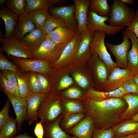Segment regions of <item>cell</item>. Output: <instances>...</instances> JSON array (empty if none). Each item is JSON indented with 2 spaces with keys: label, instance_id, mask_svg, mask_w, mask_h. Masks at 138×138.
I'll return each instance as SVG.
<instances>
[{
  "label": "cell",
  "instance_id": "b9f144b4",
  "mask_svg": "<svg viewBox=\"0 0 138 138\" xmlns=\"http://www.w3.org/2000/svg\"><path fill=\"white\" fill-rule=\"evenodd\" d=\"M73 76L75 81L82 87L85 88L90 85L89 80L84 75L79 73L76 72L74 74Z\"/></svg>",
  "mask_w": 138,
  "mask_h": 138
},
{
  "label": "cell",
  "instance_id": "d6a6232c",
  "mask_svg": "<svg viewBox=\"0 0 138 138\" xmlns=\"http://www.w3.org/2000/svg\"><path fill=\"white\" fill-rule=\"evenodd\" d=\"M17 122L16 118L10 117L6 122L0 132L6 138H9L15 134L17 129Z\"/></svg>",
  "mask_w": 138,
  "mask_h": 138
},
{
  "label": "cell",
  "instance_id": "9f6ffc18",
  "mask_svg": "<svg viewBox=\"0 0 138 138\" xmlns=\"http://www.w3.org/2000/svg\"><path fill=\"white\" fill-rule=\"evenodd\" d=\"M6 2L5 0H0V4L1 5L4 4Z\"/></svg>",
  "mask_w": 138,
  "mask_h": 138
},
{
  "label": "cell",
  "instance_id": "c3c4849f",
  "mask_svg": "<svg viewBox=\"0 0 138 138\" xmlns=\"http://www.w3.org/2000/svg\"><path fill=\"white\" fill-rule=\"evenodd\" d=\"M73 83V81L71 77L66 76L62 78L58 84L57 89L60 90L66 88L71 85Z\"/></svg>",
  "mask_w": 138,
  "mask_h": 138
},
{
  "label": "cell",
  "instance_id": "8d00e7d4",
  "mask_svg": "<svg viewBox=\"0 0 138 138\" xmlns=\"http://www.w3.org/2000/svg\"><path fill=\"white\" fill-rule=\"evenodd\" d=\"M28 86L30 90L32 93H41V86L37 73L29 72Z\"/></svg>",
  "mask_w": 138,
  "mask_h": 138
},
{
  "label": "cell",
  "instance_id": "11a10c76",
  "mask_svg": "<svg viewBox=\"0 0 138 138\" xmlns=\"http://www.w3.org/2000/svg\"><path fill=\"white\" fill-rule=\"evenodd\" d=\"M133 79L135 83L138 85V74L136 75L133 77Z\"/></svg>",
  "mask_w": 138,
  "mask_h": 138
},
{
  "label": "cell",
  "instance_id": "bcb514c9",
  "mask_svg": "<svg viewBox=\"0 0 138 138\" xmlns=\"http://www.w3.org/2000/svg\"><path fill=\"white\" fill-rule=\"evenodd\" d=\"M37 74L41 86V93L47 94L50 90L48 81L45 75L39 73Z\"/></svg>",
  "mask_w": 138,
  "mask_h": 138
},
{
  "label": "cell",
  "instance_id": "91938a15",
  "mask_svg": "<svg viewBox=\"0 0 138 138\" xmlns=\"http://www.w3.org/2000/svg\"></svg>",
  "mask_w": 138,
  "mask_h": 138
},
{
  "label": "cell",
  "instance_id": "db71d44e",
  "mask_svg": "<svg viewBox=\"0 0 138 138\" xmlns=\"http://www.w3.org/2000/svg\"><path fill=\"white\" fill-rule=\"evenodd\" d=\"M131 119L135 121L138 122V112Z\"/></svg>",
  "mask_w": 138,
  "mask_h": 138
},
{
  "label": "cell",
  "instance_id": "9a60e30c",
  "mask_svg": "<svg viewBox=\"0 0 138 138\" xmlns=\"http://www.w3.org/2000/svg\"><path fill=\"white\" fill-rule=\"evenodd\" d=\"M95 128L93 119L88 116L68 132L77 138H92Z\"/></svg>",
  "mask_w": 138,
  "mask_h": 138
},
{
  "label": "cell",
  "instance_id": "d590c367",
  "mask_svg": "<svg viewBox=\"0 0 138 138\" xmlns=\"http://www.w3.org/2000/svg\"><path fill=\"white\" fill-rule=\"evenodd\" d=\"M0 88L3 92H6L12 95L20 97L14 86L2 73H0Z\"/></svg>",
  "mask_w": 138,
  "mask_h": 138
},
{
  "label": "cell",
  "instance_id": "5bb4252c",
  "mask_svg": "<svg viewBox=\"0 0 138 138\" xmlns=\"http://www.w3.org/2000/svg\"><path fill=\"white\" fill-rule=\"evenodd\" d=\"M8 97L13 107L17 122V129L20 131L21 124L26 119L27 113V103L25 99L11 95L3 92Z\"/></svg>",
  "mask_w": 138,
  "mask_h": 138
},
{
  "label": "cell",
  "instance_id": "30bf717a",
  "mask_svg": "<svg viewBox=\"0 0 138 138\" xmlns=\"http://www.w3.org/2000/svg\"><path fill=\"white\" fill-rule=\"evenodd\" d=\"M123 41L118 45H114L106 41V45L114 56L117 66L122 69L128 68L127 56L132 43L128 37L122 34Z\"/></svg>",
  "mask_w": 138,
  "mask_h": 138
},
{
  "label": "cell",
  "instance_id": "f35d334b",
  "mask_svg": "<svg viewBox=\"0 0 138 138\" xmlns=\"http://www.w3.org/2000/svg\"><path fill=\"white\" fill-rule=\"evenodd\" d=\"M114 135L111 128L107 129L95 128L92 138H112Z\"/></svg>",
  "mask_w": 138,
  "mask_h": 138
},
{
  "label": "cell",
  "instance_id": "277c9868",
  "mask_svg": "<svg viewBox=\"0 0 138 138\" xmlns=\"http://www.w3.org/2000/svg\"><path fill=\"white\" fill-rule=\"evenodd\" d=\"M106 35L102 31H98L95 32L90 44V54L96 53L104 62L109 75L112 69L117 66L116 63L112 59L107 49L105 43Z\"/></svg>",
  "mask_w": 138,
  "mask_h": 138
},
{
  "label": "cell",
  "instance_id": "603a6c76",
  "mask_svg": "<svg viewBox=\"0 0 138 138\" xmlns=\"http://www.w3.org/2000/svg\"><path fill=\"white\" fill-rule=\"evenodd\" d=\"M122 34L126 35L132 43V47L128 52L127 60L129 68L133 70L138 73V47L137 38L131 32L123 31Z\"/></svg>",
  "mask_w": 138,
  "mask_h": 138
},
{
  "label": "cell",
  "instance_id": "52a82bcc",
  "mask_svg": "<svg viewBox=\"0 0 138 138\" xmlns=\"http://www.w3.org/2000/svg\"><path fill=\"white\" fill-rule=\"evenodd\" d=\"M2 45L1 49L8 57L13 56L17 57L33 60L32 53L21 41L14 36L1 38Z\"/></svg>",
  "mask_w": 138,
  "mask_h": 138
},
{
  "label": "cell",
  "instance_id": "681fc988",
  "mask_svg": "<svg viewBox=\"0 0 138 138\" xmlns=\"http://www.w3.org/2000/svg\"><path fill=\"white\" fill-rule=\"evenodd\" d=\"M41 120L39 122H37L34 129V134L38 138H43L44 129Z\"/></svg>",
  "mask_w": 138,
  "mask_h": 138
},
{
  "label": "cell",
  "instance_id": "ac0fdd59",
  "mask_svg": "<svg viewBox=\"0 0 138 138\" xmlns=\"http://www.w3.org/2000/svg\"><path fill=\"white\" fill-rule=\"evenodd\" d=\"M128 93L122 86L109 91L96 90L90 88L88 90L86 96L87 99L94 101H101L112 97L122 98Z\"/></svg>",
  "mask_w": 138,
  "mask_h": 138
},
{
  "label": "cell",
  "instance_id": "f5cc1de1",
  "mask_svg": "<svg viewBox=\"0 0 138 138\" xmlns=\"http://www.w3.org/2000/svg\"><path fill=\"white\" fill-rule=\"evenodd\" d=\"M124 3L129 4L131 5H133L134 4V1L133 0H120Z\"/></svg>",
  "mask_w": 138,
  "mask_h": 138
},
{
  "label": "cell",
  "instance_id": "f1b7e54d",
  "mask_svg": "<svg viewBox=\"0 0 138 138\" xmlns=\"http://www.w3.org/2000/svg\"><path fill=\"white\" fill-rule=\"evenodd\" d=\"M28 13L36 28L40 30L44 25L50 14L48 8L34 11Z\"/></svg>",
  "mask_w": 138,
  "mask_h": 138
},
{
  "label": "cell",
  "instance_id": "4dcf8cb0",
  "mask_svg": "<svg viewBox=\"0 0 138 138\" xmlns=\"http://www.w3.org/2000/svg\"><path fill=\"white\" fill-rule=\"evenodd\" d=\"M110 9L107 0H92L89 10L100 16L106 17L109 16Z\"/></svg>",
  "mask_w": 138,
  "mask_h": 138
},
{
  "label": "cell",
  "instance_id": "ffe728a7",
  "mask_svg": "<svg viewBox=\"0 0 138 138\" xmlns=\"http://www.w3.org/2000/svg\"><path fill=\"white\" fill-rule=\"evenodd\" d=\"M91 57L93 63V70L95 76L102 89L109 76L106 66L96 53L91 54Z\"/></svg>",
  "mask_w": 138,
  "mask_h": 138
},
{
  "label": "cell",
  "instance_id": "484cf974",
  "mask_svg": "<svg viewBox=\"0 0 138 138\" xmlns=\"http://www.w3.org/2000/svg\"><path fill=\"white\" fill-rule=\"evenodd\" d=\"M111 128L116 136H125L138 133V122L132 119L123 121Z\"/></svg>",
  "mask_w": 138,
  "mask_h": 138
},
{
  "label": "cell",
  "instance_id": "3957f363",
  "mask_svg": "<svg viewBox=\"0 0 138 138\" xmlns=\"http://www.w3.org/2000/svg\"><path fill=\"white\" fill-rule=\"evenodd\" d=\"M48 95L40 104L37 117L42 123H51L54 121L62 111L59 101L54 96Z\"/></svg>",
  "mask_w": 138,
  "mask_h": 138
},
{
  "label": "cell",
  "instance_id": "816d5d0a",
  "mask_svg": "<svg viewBox=\"0 0 138 138\" xmlns=\"http://www.w3.org/2000/svg\"><path fill=\"white\" fill-rule=\"evenodd\" d=\"M9 138H34L33 137L29 135L26 133L20 134L15 137H11Z\"/></svg>",
  "mask_w": 138,
  "mask_h": 138
},
{
  "label": "cell",
  "instance_id": "4316f807",
  "mask_svg": "<svg viewBox=\"0 0 138 138\" xmlns=\"http://www.w3.org/2000/svg\"><path fill=\"white\" fill-rule=\"evenodd\" d=\"M60 121L59 118L51 123H42L44 129L43 138H77L75 136H70L63 131L59 125Z\"/></svg>",
  "mask_w": 138,
  "mask_h": 138
},
{
  "label": "cell",
  "instance_id": "836d02e7",
  "mask_svg": "<svg viewBox=\"0 0 138 138\" xmlns=\"http://www.w3.org/2000/svg\"><path fill=\"white\" fill-rule=\"evenodd\" d=\"M26 0H9L7 1L8 8L19 16L25 12Z\"/></svg>",
  "mask_w": 138,
  "mask_h": 138
},
{
  "label": "cell",
  "instance_id": "d6986e66",
  "mask_svg": "<svg viewBox=\"0 0 138 138\" xmlns=\"http://www.w3.org/2000/svg\"><path fill=\"white\" fill-rule=\"evenodd\" d=\"M19 16L8 8H4L0 10V17L3 20L5 25V33L4 38L14 36V31Z\"/></svg>",
  "mask_w": 138,
  "mask_h": 138
},
{
  "label": "cell",
  "instance_id": "7c38bea8",
  "mask_svg": "<svg viewBox=\"0 0 138 138\" xmlns=\"http://www.w3.org/2000/svg\"><path fill=\"white\" fill-rule=\"evenodd\" d=\"M75 7V16L78 32L81 34L87 29L88 14L91 0H73Z\"/></svg>",
  "mask_w": 138,
  "mask_h": 138
},
{
  "label": "cell",
  "instance_id": "6da1fadb",
  "mask_svg": "<svg viewBox=\"0 0 138 138\" xmlns=\"http://www.w3.org/2000/svg\"><path fill=\"white\" fill-rule=\"evenodd\" d=\"M88 116L93 119L95 128L107 129L121 121V115L128 105L122 98L112 97L101 101L86 99L85 104Z\"/></svg>",
  "mask_w": 138,
  "mask_h": 138
},
{
  "label": "cell",
  "instance_id": "9c48e42d",
  "mask_svg": "<svg viewBox=\"0 0 138 138\" xmlns=\"http://www.w3.org/2000/svg\"><path fill=\"white\" fill-rule=\"evenodd\" d=\"M8 57L23 72H34L45 75L51 69L50 63L44 61L18 58L12 56Z\"/></svg>",
  "mask_w": 138,
  "mask_h": 138
},
{
  "label": "cell",
  "instance_id": "7bdbcfd3",
  "mask_svg": "<svg viewBox=\"0 0 138 138\" xmlns=\"http://www.w3.org/2000/svg\"><path fill=\"white\" fill-rule=\"evenodd\" d=\"M122 87L128 93L138 94V85L134 81L133 78L126 81Z\"/></svg>",
  "mask_w": 138,
  "mask_h": 138
},
{
  "label": "cell",
  "instance_id": "44dd1931",
  "mask_svg": "<svg viewBox=\"0 0 138 138\" xmlns=\"http://www.w3.org/2000/svg\"><path fill=\"white\" fill-rule=\"evenodd\" d=\"M36 28L30 18L29 14L25 12L19 16L14 31V36L21 40L27 33H30Z\"/></svg>",
  "mask_w": 138,
  "mask_h": 138
},
{
  "label": "cell",
  "instance_id": "83f0119b",
  "mask_svg": "<svg viewBox=\"0 0 138 138\" xmlns=\"http://www.w3.org/2000/svg\"><path fill=\"white\" fill-rule=\"evenodd\" d=\"M26 1L25 12L27 13L49 9L53 5L63 4L64 2V1L59 0H26Z\"/></svg>",
  "mask_w": 138,
  "mask_h": 138
},
{
  "label": "cell",
  "instance_id": "5b68a950",
  "mask_svg": "<svg viewBox=\"0 0 138 138\" xmlns=\"http://www.w3.org/2000/svg\"><path fill=\"white\" fill-rule=\"evenodd\" d=\"M66 45L56 44L46 37L37 50L32 53L33 59L54 63L60 56Z\"/></svg>",
  "mask_w": 138,
  "mask_h": 138
},
{
  "label": "cell",
  "instance_id": "cb8c5ba5",
  "mask_svg": "<svg viewBox=\"0 0 138 138\" xmlns=\"http://www.w3.org/2000/svg\"><path fill=\"white\" fill-rule=\"evenodd\" d=\"M80 35L78 32L73 38L65 45L60 56L54 63L55 66H57L62 62L74 57L79 41Z\"/></svg>",
  "mask_w": 138,
  "mask_h": 138
},
{
  "label": "cell",
  "instance_id": "f6af8a7d",
  "mask_svg": "<svg viewBox=\"0 0 138 138\" xmlns=\"http://www.w3.org/2000/svg\"><path fill=\"white\" fill-rule=\"evenodd\" d=\"M126 31L131 32L138 39V7L135 12L134 18L130 25L126 29Z\"/></svg>",
  "mask_w": 138,
  "mask_h": 138
},
{
  "label": "cell",
  "instance_id": "f907efd6",
  "mask_svg": "<svg viewBox=\"0 0 138 138\" xmlns=\"http://www.w3.org/2000/svg\"><path fill=\"white\" fill-rule=\"evenodd\" d=\"M112 138H138V133L134 134L125 136H117L114 135Z\"/></svg>",
  "mask_w": 138,
  "mask_h": 138
},
{
  "label": "cell",
  "instance_id": "7a4b0ae2",
  "mask_svg": "<svg viewBox=\"0 0 138 138\" xmlns=\"http://www.w3.org/2000/svg\"><path fill=\"white\" fill-rule=\"evenodd\" d=\"M135 12L120 0H114L110 7L109 25L128 27L135 17Z\"/></svg>",
  "mask_w": 138,
  "mask_h": 138
},
{
  "label": "cell",
  "instance_id": "74e56055",
  "mask_svg": "<svg viewBox=\"0 0 138 138\" xmlns=\"http://www.w3.org/2000/svg\"><path fill=\"white\" fill-rule=\"evenodd\" d=\"M84 117V115L82 113H75L68 116L66 118L64 122L65 129H70L72 126L78 123Z\"/></svg>",
  "mask_w": 138,
  "mask_h": 138
},
{
  "label": "cell",
  "instance_id": "e575fe53",
  "mask_svg": "<svg viewBox=\"0 0 138 138\" xmlns=\"http://www.w3.org/2000/svg\"><path fill=\"white\" fill-rule=\"evenodd\" d=\"M0 68L2 71L6 70L12 71L15 74H20L23 72L16 65L8 60L1 52L0 53Z\"/></svg>",
  "mask_w": 138,
  "mask_h": 138
},
{
  "label": "cell",
  "instance_id": "4fadbf2b",
  "mask_svg": "<svg viewBox=\"0 0 138 138\" xmlns=\"http://www.w3.org/2000/svg\"><path fill=\"white\" fill-rule=\"evenodd\" d=\"M48 95L45 93H31L26 98L27 103V113L26 119L29 125L34 121L37 122V113L39 106Z\"/></svg>",
  "mask_w": 138,
  "mask_h": 138
},
{
  "label": "cell",
  "instance_id": "6f0895ef",
  "mask_svg": "<svg viewBox=\"0 0 138 138\" xmlns=\"http://www.w3.org/2000/svg\"><path fill=\"white\" fill-rule=\"evenodd\" d=\"M0 138H6L2 133H0Z\"/></svg>",
  "mask_w": 138,
  "mask_h": 138
},
{
  "label": "cell",
  "instance_id": "2e32d148",
  "mask_svg": "<svg viewBox=\"0 0 138 138\" xmlns=\"http://www.w3.org/2000/svg\"><path fill=\"white\" fill-rule=\"evenodd\" d=\"M77 32V30H72L65 27H59L47 34L46 37L56 44H66L73 38Z\"/></svg>",
  "mask_w": 138,
  "mask_h": 138
},
{
  "label": "cell",
  "instance_id": "f546056e",
  "mask_svg": "<svg viewBox=\"0 0 138 138\" xmlns=\"http://www.w3.org/2000/svg\"><path fill=\"white\" fill-rule=\"evenodd\" d=\"M15 74L18 84V93L19 97L26 99L31 93L28 86L29 72Z\"/></svg>",
  "mask_w": 138,
  "mask_h": 138
},
{
  "label": "cell",
  "instance_id": "680465c9",
  "mask_svg": "<svg viewBox=\"0 0 138 138\" xmlns=\"http://www.w3.org/2000/svg\"><path fill=\"white\" fill-rule=\"evenodd\" d=\"M137 45H138V39H137Z\"/></svg>",
  "mask_w": 138,
  "mask_h": 138
},
{
  "label": "cell",
  "instance_id": "e0dca14e",
  "mask_svg": "<svg viewBox=\"0 0 138 138\" xmlns=\"http://www.w3.org/2000/svg\"><path fill=\"white\" fill-rule=\"evenodd\" d=\"M94 32L87 29L80 34L74 57L77 59H87L91 56L90 44Z\"/></svg>",
  "mask_w": 138,
  "mask_h": 138
},
{
  "label": "cell",
  "instance_id": "8fae6325",
  "mask_svg": "<svg viewBox=\"0 0 138 138\" xmlns=\"http://www.w3.org/2000/svg\"><path fill=\"white\" fill-rule=\"evenodd\" d=\"M75 10V6L74 4L51 7L50 8L49 11L51 14L59 18L66 28L78 31Z\"/></svg>",
  "mask_w": 138,
  "mask_h": 138
},
{
  "label": "cell",
  "instance_id": "1f68e13d",
  "mask_svg": "<svg viewBox=\"0 0 138 138\" xmlns=\"http://www.w3.org/2000/svg\"><path fill=\"white\" fill-rule=\"evenodd\" d=\"M62 27H65L62 21L56 16L50 14L41 30L47 35L55 29Z\"/></svg>",
  "mask_w": 138,
  "mask_h": 138
},
{
  "label": "cell",
  "instance_id": "ee69618b",
  "mask_svg": "<svg viewBox=\"0 0 138 138\" xmlns=\"http://www.w3.org/2000/svg\"><path fill=\"white\" fill-rule=\"evenodd\" d=\"M0 72L14 86L18 93V84L15 74L12 71L6 70H2Z\"/></svg>",
  "mask_w": 138,
  "mask_h": 138
},
{
  "label": "cell",
  "instance_id": "ab89813d",
  "mask_svg": "<svg viewBox=\"0 0 138 138\" xmlns=\"http://www.w3.org/2000/svg\"><path fill=\"white\" fill-rule=\"evenodd\" d=\"M10 101L8 98L5 104L0 112V130L10 118L9 115Z\"/></svg>",
  "mask_w": 138,
  "mask_h": 138
},
{
  "label": "cell",
  "instance_id": "7402d4cb",
  "mask_svg": "<svg viewBox=\"0 0 138 138\" xmlns=\"http://www.w3.org/2000/svg\"><path fill=\"white\" fill-rule=\"evenodd\" d=\"M47 35L36 28L26 34L21 40L32 53L38 48L46 38Z\"/></svg>",
  "mask_w": 138,
  "mask_h": 138
},
{
  "label": "cell",
  "instance_id": "ba28073f",
  "mask_svg": "<svg viewBox=\"0 0 138 138\" xmlns=\"http://www.w3.org/2000/svg\"><path fill=\"white\" fill-rule=\"evenodd\" d=\"M109 17L100 16L89 10L87 16V28L94 32L102 31L109 36L114 34L121 31L123 26L116 27L106 24L105 21L109 22Z\"/></svg>",
  "mask_w": 138,
  "mask_h": 138
},
{
  "label": "cell",
  "instance_id": "8992f818",
  "mask_svg": "<svg viewBox=\"0 0 138 138\" xmlns=\"http://www.w3.org/2000/svg\"><path fill=\"white\" fill-rule=\"evenodd\" d=\"M137 74L132 69H122L116 66L112 70L101 91H110L122 87L126 81L133 78Z\"/></svg>",
  "mask_w": 138,
  "mask_h": 138
},
{
  "label": "cell",
  "instance_id": "7dc6e473",
  "mask_svg": "<svg viewBox=\"0 0 138 138\" xmlns=\"http://www.w3.org/2000/svg\"><path fill=\"white\" fill-rule=\"evenodd\" d=\"M64 94L66 97L72 99L79 98L82 95L81 91L75 88H71L68 89L64 92Z\"/></svg>",
  "mask_w": 138,
  "mask_h": 138
},
{
  "label": "cell",
  "instance_id": "d4e9b609",
  "mask_svg": "<svg viewBox=\"0 0 138 138\" xmlns=\"http://www.w3.org/2000/svg\"><path fill=\"white\" fill-rule=\"evenodd\" d=\"M122 98L127 103L128 107L120 116V119L122 121L131 119L138 112V94L128 93Z\"/></svg>",
  "mask_w": 138,
  "mask_h": 138
},
{
  "label": "cell",
  "instance_id": "60d3db41",
  "mask_svg": "<svg viewBox=\"0 0 138 138\" xmlns=\"http://www.w3.org/2000/svg\"><path fill=\"white\" fill-rule=\"evenodd\" d=\"M64 105L66 110L70 112L80 113L83 110L82 106L79 103L75 101H66L64 102Z\"/></svg>",
  "mask_w": 138,
  "mask_h": 138
}]
</instances>
